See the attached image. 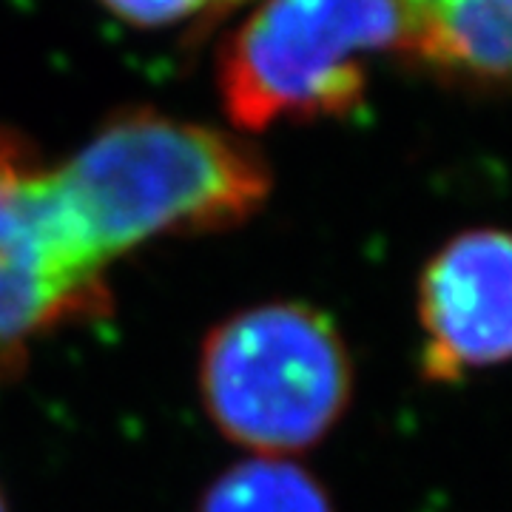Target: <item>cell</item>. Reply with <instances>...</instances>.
I'll return each instance as SVG.
<instances>
[{
    "mask_svg": "<svg viewBox=\"0 0 512 512\" xmlns=\"http://www.w3.org/2000/svg\"><path fill=\"white\" fill-rule=\"evenodd\" d=\"M202 407L228 441L288 458L328 436L353 396V359L328 313L265 302L222 319L200 356Z\"/></svg>",
    "mask_w": 512,
    "mask_h": 512,
    "instance_id": "3957f363",
    "label": "cell"
},
{
    "mask_svg": "<svg viewBox=\"0 0 512 512\" xmlns=\"http://www.w3.org/2000/svg\"><path fill=\"white\" fill-rule=\"evenodd\" d=\"M109 311L106 271L69 231L52 165L0 126V382L20 376L37 339Z\"/></svg>",
    "mask_w": 512,
    "mask_h": 512,
    "instance_id": "277c9868",
    "label": "cell"
},
{
    "mask_svg": "<svg viewBox=\"0 0 512 512\" xmlns=\"http://www.w3.org/2000/svg\"><path fill=\"white\" fill-rule=\"evenodd\" d=\"M421 373L453 384L512 362V231L470 228L447 239L419 279Z\"/></svg>",
    "mask_w": 512,
    "mask_h": 512,
    "instance_id": "5b68a950",
    "label": "cell"
},
{
    "mask_svg": "<svg viewBox=\"0 0 512 512\" xmlns=\"http://www.w3.org/2000/svg\"><path fill=\"white\" fill-rule=\"evenodd\" d=\"M197 512H336L328 490L291 458L254 456L228 467Z\"/></svg>",
    "mask_w": 512,
    "mask_h": 512,
    "instance_id": "52a82bcc",
    "label": "cell"
},
{
    "mask_svg": "<svg viewBox=\"0 0 512 512\" xmlns=\"http://www.w3.org/2000/svg\"><path fill=\"white\" fill-rule=\"evenodd\" d=\"M52 185L77 245L106 271L151 239L245 225L268 202L274 177L262 151L239 134L128 109L52 165Z\"/></svg>",
    "mask_w": 512,
    "mask_h": 512,
    "instance_id": "6da1fadb",
    "label": "cell"
},
{
    "mask_svg": "<svg viewBox=\"0 0 512 512\" xmlns=\"http://www.w3.org/2000/svg\"><path fill=\"white\" fill-rule=\"evenodd\" d=\"M413 49L436 72L512 92V0H404Z\"/></svg>",
    "mask_w": 512,
    "mask_h": 512,
    "instance_id": "8992f818",
    "label": "cell"
},
{
    "mask_svg": "<svg viewBox=\"0 0 512 512\" xmlns=\"http://www.w3.org/2000/svg\"><path fill=\"white\" fill-rule=\"evenodd\" d=\"M0 512H9V507H6V498H3V493H0Z\"/></svg>",
    "mask_w": 512,
    "mask_h": 512,
    "instance_id": "9c48e42d",
    "label": "cell"
},
{
    "mask_svg": "<svg viewBox=\"0 0 512 512\" xmlns=\"http://www.w3.org/2000/svg\"><path fill=\"white\" fill-rule=\"evenodd\" d=\"M111 18L134 29H171L180 23L228 12L237 0H97Z\"/></svg>",
    "mask_w": 512,
    "mask_h": 512,
    "instance_id": "ba28073f",
    "label": "cell"
},
{
    "mask_svg": "<svg viewBox=\"0 0 512 512\" xmlns=\"http://www.w3.org/2000/svg\"><path fill=\"white\" fill-rule=\"evenodd\" d=\"M404 0H248L217 57V92L239 131L348 117L370 63L410 57Z\"/></svg>",
    "mask_w": 512,
    "mask_h": 512,
    "instance_id": "7a4b0ae2",
    "label": "cell"
}]
</instances>
